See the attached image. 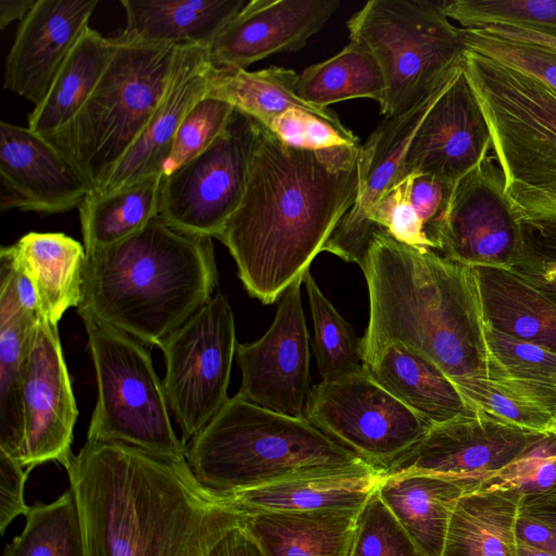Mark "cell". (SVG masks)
Returning <instances> with one entry per match:
<instances>
[{
    "instance_id": "d4e9b609",
    "label": "cell",
    "mask_w": 556,
    "mask_h": 556,
    "mask_svg": "<svg viewBox=\"0 0 556 556\" xmlns=\"http://www.w3.org/2000/svg\"><path fill=\"white\" fill-rule=\"evenodd\" d=\"M361 509L245 513L264 556H351Z\"/></svg>"
},
{
    "instance_id": "f5cc1de1",
    "label": "cell",
    "mask_w": 556,
    "mask_h": 556,
    "mask_svg": "<svg viewBox=\"0 0 556 556\" xmlns=\"http://www.w3.org/2000/svg\"><path fill=\"white\" fill-rule=\"evenodd\" d=\"M37 0H0V27L4 29L15 21L22 22Z\"/></svg>"
},
{
    "instance_id": "d6986e66",
    "label": "cell",
    "mask_w": 556,
    "mask_h": 556,
    "mask_svg": "<svg viewBox=\"0 0 556 556\" xmlns=\"http://www.w3.org/2000/svg\"><path fill=\"white\" fill-rule=\"evenodd\" d=\"M339 7V0L248 1L208 46V62L247 70L270 55L298 51Z\"/></svg>"
},
{
    "instance_id": "44dd1931",
    "label": "cell",
    "mask_w": 556,
    "mask_h": 556,
    "mask_svg": "<svg viewBox=\"0 0 556 556\" xmlns=\"http://www.w3.org/2000/svg\"><path fill=\"white\" fill-rule=\"evenodd\" d=\"M210 65L206 48L181 47L162 103L138 139L89 194H105L147 178L163 176L184 117L206 94Z\"/></svg>"
},
{
    "instance_id": "ee69618b",
    "label": "cell",
    "mask_w": 556,
    "mask_h": 556,
    "mask_svg": "<svg viewBox=\"0 0 556 556\" xmlns=\"http://www.w3.org/2000/svg\"><path fill=\"white\" fill-rule=\"evenodd\" d=\"M488 339L500 371L556 386V350L507 336L490 325Z\"/></svg>"
},
{
    "instance_id": "b9f144b4",
    "label": "cell",
    "mask_w": 556,
    "mask_h": 556,
    "mask_svg": "<svg viewBox=\"0 0 556 556\" xmlns=\"http://www.w3.org/2000/svg\"><path fill=\"white\" fill-rule=\"evenodd\" d=\"M480 488L511 490L525 495L556 488V437L551 432L543 434L495 479Z\"/></svg>"
},
{
    "instance_id": "60d3db41",
    "label": "cell",
    "mask_w": 556,
    "mask_h": 556,
    "mask_svg": "<svg viewBox=\"0 0 556 556\" xmlns=\"http://www.w3.org/2000/svg\"><path fill=\"white\" fill-rule=\"evenodd\" d=\"M466 48L525 72L556 89V50L462 28Z\"/></svg>"
},
{
    "instance_id": "11a10c76",
    "label": "cell",
    "mask_w": 556,
    "mask_h": 556,
    "mask_svg": "<svg viewBox=\"0 0 556 556\" xmlns=\"http://www.w3.org/2000/svg\"><path fill=\"white\" fill-rule=\"evenodd\" d=\"M517 556H556V555L546 553V552L518 539Z\"/></svg>"
},
{
    "instance_id": "4dcf8cb0",
    "label": "cell",
    "mask_w": 556,
    "mask_h": 556,
    "mask_svg": "<svg viewBox=\"0 0 556 556\" xmlns=\"http://www.w3.org/2000/svg\"><path fill=\"white\" fill-rule=\"evenodd\" d=\"M115 50V40L88 26L58 71L45 98L29 113L27 127L50 138L81 109Z\"/></svg>"
},
{
    "instance_id": "9a60e30c",
    "label": "cell",
    "mask_w": 556,
    "mask_h": 556,
    "mask_svg": "<svg viewBox=\"0 0 556 556\" xmlns=\"http://www.w3.org/2000/svg\"><path fill=\"white\" fill-rule=\"evenodd\" d=\"M295 279L280 296L275 319L263 337L238 343L236 357L241 370L238 394L260 407L281 415L305 418L311 392L309 336Z\"/></svg>"
},
{
    "instance_id": "816d5d0a",
    "label": "cell",
    "mask_w": 556,
    "mask_h": 556,
    "mask_svg": "<svg viewBox=\"0 0 556 556\" xmlns=\"http://www.w3.org/2000/svg\"><path fill=\"white\" fill-rule=\"evenodd\" d=\"M482 29L491 35L529 42L556 50V37L517 25H491Z\"/></svg>"
},
{
    "instance_id": "cb8c5ba5",
    "label": "cell",
    "mask_w": 556,
    "mask_h": 556,
    "mask_svg": "<svg viewBox=\"0 0 556 556\" xmlns=\"http://www.w3.org/2000/svg\"><path fill=\"white\" fill-rule=\"evenodd\" d=\"M247 0H121L127 41L208 48Z\"/></svg>"
},
{
    "instance_id": "ab89813d",
    "label": "cell",
    "mask_w": 556,
    "mask_h": 556,
    "mask_svg": "<svg viewBox=\"0 0 556 556\" xmlns=\"http://www.w3.org/2000/svg\"><path fill=\"white\" fill-rule=\"evenodd\" d=\"M351 556H426L377 493L359 511Z\"/></svg>"
},
{
    "instance_id": "836d02e7",
    "label": "cell",
    "mask_w": 556,
    "mask_h": 556,
    "mask_svg": "<svg viewBox=\"0 0 556 556\" xmlns=\"http://www.w3.org/2000/svg\"><path fill=\"white\" fill-rule=\"evenodd\" d=\"M163 176L105 194H88L79 205L87 255L135 235L160 215Z\"/></svg>"
},
{
    "instance_id": "ffe728a7",
    "label": "cell",
    "mask_w": 556,
    "mask_h": 556,
    "mask_svg": "<svg viewBox=\"0 0 556 556\" xmlns=\"http://www.w3.org/2000/svg\"><path fill=\"white\" fill-rule=\"evenodd\" d=\"M97 5L94 0H37L8 53L4 88L37 105Z\"/></svg>"
},
{
    "instance_id": "74e56055",
    "label": "cell",
    "mask_w": 556,
    "mask_h": 556,
    "mask_svg": "<svg viewBox=\"0 0 556 556\" xmlns=\"http://www.w3.org/2000/svg\"><path fill=\"white\" fill-rule=\"evenodd\" d=\"M450 20L462 28L517 25L556 37V0H444Z\"/></svg>"
},
{
    "instance_id": "f1b7e54d",
    "label": "cell",
    "mask_w": 556,
    "mask_h": 556,
    "mask_svg": "<svg viewBox=\"0 0 556 556\" xmlns=\"http://www.w3.org/2000/svg\"><path fill=\"white\" fill-rule=\"evenodd\" d=\"M377 493L426 556H442L460 488L427 475H383Z\"/></svg>"
},
{
    "instance_id": "83f0119b",
    "label": "cell",
    "mask_w": 556,
    "mask_h": 556,
    "mask_svg": "<svg viewBox=\"0 0 556 556\" xmlns=\"http://www.w3.org/2000/svg\"><path fill=\"white\" fill-rule=\"evenodd\" d=\"M522 498L511 490L464 492L452 511L442 556H517Z\"/></svg>"
},
{
    "instance_id": "5b68a950",
    "label": "cell",
    "mask_w": 556,
    "mask_h": 556,
    "mask_svg": "<svg viewBox=\"0 0 556 556\" xmlns=\"http://www.w3.org/2000/svg\"><path fill=\"white\" fill-rule=\"evenodd\" d=\"M186 460L194 479L224 498L302 476L377 469L305 418L270 412L238 393L190 440Z\"/></svg>"
},
{
    "instance_id": "6da1fadb",
    "label": "cell",
    "mask_w": 556,
    "mask_h": 556,
    "mask_svg": "<svg viewBox=\"0 0 556 556\" xmlns=\"http://www.w3.org/2000/svg\"><path fill=\"white\" fill-rule=\"evenodd\" d=\"M359 149H298L260 126L241 201L217 237L251 296L271 304L309 270L356 202Z\"/></svg>"
},
{
    "instance_id": "8992f818",
    "label": "cell",
    "mask_w": 556,
    "mask_h": 556,
    "mask_svg": "<svg viewBox=\"0 0 556 556\" xmlns=\"http://www.w3.org/2000/svg\"><path fill=\"white\" fill-rule=\"evenodd\" d=\"M464 62L523 229L556 235V89L468 48Z\"/></svg>"
},
{
    "instance_id": "1f68e13d",
    "label": "cell",
    "mask_w": 556,
    "mask_h": 556,
    "mask_svg": "<svg viewBox=\"0 0 556 556\" xmlns=\"http://www.w3.org/2000/svg\"><path fill=\"white\" fill-rule=\"evenodd\" d=\"M298 75L293 70L280 66L250 72L210 65L205 96L230 103L236 111L264 127L290 109L305 110L333 125L343 126L332 110L315 108L299 98L295 90Z\"/></svg>"
},
{
    "instance_id": "8d00e7d4",
    "label": "cell",
    "mask_w": 556,
    "mask_h": 556,
    "mask_svg": "<svg viewBox=\"0 0 556 556\" xmlns=\"http://www.w3.org/2000/svg\"><path fill=\"white\" fill-rule=\"evenodd\" d=\"M305 283L314 325L313 349L323 381H336L363 371V338L324 295L309 270Z\"/></svg>"
},
{
    "instance_id": "c3c4849f",
    "label": "cell",
    "mask_w": 556,
    "mask_h": 556,
    "mask_svg": "<svg viewBox=\"0 0 556 556\" xmlns=\"http://www.w3.org/2000/svg\"><path fill=\"white\" fill-rule=\"evenodd\" d=\"M521 513L556 531V488L533 494H523Z\"/></svg>"
},
{
    "instance_id": "7a4b0ae2",
    "label": "cell",
    "mask_w": 556,
    "mask_h": 556,
    "mask_svg": "<svg viewBox=\"0 0 556 556\" xmlns=\"http://www.w3.org/2000/svg\"><path fill=\"white\" fill-rule=\"evenodd\" d=\"M86 556H207L247 514L204 489L187 463L88 442L65 468Z\"/></svg>"
},
{
    "instance_id": "9f6ffc18",
    "label": "cell",
    "mask_w": 556,
    "mask_h": 556,
    "mask_svg": "<svg viewBox=\"0 0 556 556\" xmlns=\"http://www.w3.org/2000/svg\"><path fill=\"white\" fill-rule=\"evenodd\" d=\"M549 432L556 437V412H555V415H554V419H553Z\"/></svg>"
},
{
    "instance_id": "f907efd6",
    "label": "cell",
    "mask_w": 556,
    "mask_h": 556,
    "mask_svg": "<svg viewBox=\"0 0 556 556\" xmlns=\"http://www.w3.org/2000/svg\"><path fill=\"white\" fill-rule=\"evenodd\" d=\"M0 263L4 264L10 270L13 292L23 312L35 319L42 318L40 299L30 279L8 263L3 261H0Z\"/></svg>"
},
{
    "instance_id": "7c38bea8",
    "label": "cell",
    "mask_w": 556,
    "mask_h": 556,
    "mask_svg": "<svg viewBox=\"0 0 556 556\" xmlns=\"http://www.w3.org/2000/svg\"><path fill=\"white\" fill-rule=\"evenodd\" d=\"M438 242L440 254L472 267L527 270L538 262L493 149L454 184Z\"/></svg>"
},
{
    "instance_id": "e575fe53",
    "label": "cell",
    "mask_w": 556,
    "mask_h": 556,
    "mask_svg": "<svg viewBox=\"0 0 556 556\" xmlns=\"http://www.w3.org/2000/svg\"><path fill=\"white\" fill-rule=\"evenodd\" d=\"M300 99L318 108L367 98L381 105L386 81L375 56L362 45L350 42L337 54L303 70L296 79Z\"/></svg>"
},
{
    "instance_id": "681fc988",
    "label": "cell",
    "mask_w": 556,
    "mask_h": 556,
    "mask_svg": "<svg viewBox=\"0 0 556 556\" xmlns=\"http://www.w3.org/2000/svg\"><path fill=\"white\" fill-rule=\"evenodd\" d=\"M518 539L553 555H556V531L521 513L516 528Z\"/></svg>"
},
{
    "instance_id": "db71d44e",
    "label": "cell",
    "mask_w": 556,
    "mask_h": 556,
    "mask_svg": "<svg viewBox=\"0 0 556 556\" xmlns=\"http://www.w3.org/2000/svg\"><path fill=\"white\" fill-rule=\"evenodd\" d=\"M528 274L549 296L556 301V261L546 264L538 263Z\"/></svg>"
},
{
    "instance_id": "7bdbcfd3",
    "label": "cell",
    "mask_w": 556,
    "mask_h": 556,
    "mask_svg": "<svg viewBox=\"0 0 556 556\" xmlns=\"http://www.w3.org/2000/svg\"><path fill=\"white\" fill-rule=\"evenodd\" d=\"M283 143L303 150L361 147L359 139L344 125L337 126L301 109H290L266 127Z\"/></svg>"
},
{
    "instance_id": "2e32d148",
    "label": "cell",
    "mask_w": 556,
    "mask_h": 556,
    "mask_svg": "<svg viewBox=\"0 0 556 556\" xmlns=\"http://www.w3.org/2000/svg\"><path fill=\"white\" fill-rule=\"evenodd\" d=\"M21 465L28 471L58 462L66 468L73 456L78 417L58 325L38 318L34 325L23 386Z\"/></svg>"
},
{
    "instance_id": "d590c367",
    "label": "cell",
    "mask_w": 556,
    "mask_h": 556,
    "mask_svg": "<svg viewBox=\"0 0 556 556\" xmlns=\"http://www.w3.org/2000/svg\"><path fill=\"white\" fill-rule=\"evenodd\" d=\"M21 534L3 556H86L80 516L71 490L49 504L29 506Z\"/></svg>"
},
{
    "instance_id": "9c48e42d",
    "label": "cell",
    "mask_w": 556,
    "mask_h": 556,
    "mask_svg": "<svg viewBox=\"0 0 556 556\" xmlns=\"http://www.w3.org/2000/svg\"><path fill=\"white\" fill-rule=\"evenodd\" d=\"M97 381L88 442H118L174 463L187 443L174 430L163 380L148 345L91 318H81Z\"/></svg>"
},
{
    "instance_id": "484cf974",
    "label": "cell",
    "mask_w": 556,
    "mask_h": 556,
    "mask_svg": "<svg viewBox=\"0 0 556 556\" xmlns=\"http://www.w3.org/2000/svg\"><path fill=\"white\" fill-rule=\"evenodd\" d=\"M383 471L349 470L302 476L239 491L227 498L244 513L362 509Z\"/></svg>"
},
{
    "instance_id": "d6a6232c",
    "label": "cell",
    "mask_w": 556,
    "mask_h": 556,
    "mask_svg": "<svg viewBox=\"0 0 556 556\" xmlns=\"http://www.w3.org/2000/svg\"><path fill=\"white\" fill-rule=\"evenodd\" d=\"M468 409L483 412L520 429L548 433L556 412V386L506 371L454 384Z\"/></svg>"
},
{
    "instance_id": "52a82bcc",
    "label": "cell",
    "mask_w": 556,
    "mask_h": 556,
    "mask_svg": "<svg viewBox=\"0 0 556 556\" xmlns=\"http://www.w3.org/2000/svg\"><path fill=\"white\" fill-rule=\"evenodd\" d=\"M114 40V53L81 109L47 138L80 170L91 192L162 103L182 47L127 41L117 36Z\"/></svg>"
},
{
    "instance_id": "bcb514c9",
    "label": "cell",
    "mask_w": 556,
    "mask_h": 556,
    "mask_svg": "<svg viewBox=\"0 0 556 556\" xmlns=\"http://www.w3.org/2000/svg\"><path fill=\"white\" fill-rule=\"evenodd\" d=\"M28 471L17 460L0 451V531L3 534L9 525L29 508L24 498Z\"/></svg>"
},
{
    "instance_id": "603a6c76",
    "label": "cell",
    "mask_w": 556,
    "mask_h": 556,
    "mask_svg": "<svg viewBox=\"0 0 556 556\" xmlns=\"http://www.w3.org/2000/svg\"><path fill=\"white\" fill-rule=\"evenodd\" d=\"M363 370L429 425L468 410L447 376L415 350L388 343L364 358Z\"/></svg>"
},
{
    "instance_id": "7402d4cb",
    "label": "cell",
    "mask_w": 556,
    "mask_h": 556,
    "mask_svg": "<svg viewBox=\"0 0 556 556\" xmlns=\"http://www.w3.org/2000/svg\"><path fill=\"white\" fill-rule=\"evenodd\" d=\"M0 261L30 279L43 319L59 325L67 309L79 306L87 253L76 239L63 232L30 231L2 247Z\"/></svg>"
},
{
    "instance_id": "4316f807",
    "label": "cell",
    "mask_w": 556,
    "mask_h": 556,
    "mask_svg": "<svg viewBox=\"0 0 556 556\" xmlns=\"http://www.w3.org/2000/svg\"><path fill=\"white\" fill-rule=\"evenodd\" d=\"M476 268L489 325L516 339L556 350V301L519 269Z\"/></svg>"
},
{
    "instance_id": "ba28073f",
    "label": "cell",
    "mask_w": 556,
    "mask_h": 556,
    "mask_svg": "<svg viewBox=\"0 0 556 556\" xmlns=\"http://www.w3.org/2000/svg\"><path fill=\"white\" fill-rule=\"evenodd\" d=\"M350 39L377 60L386 81L380 106L400 114L444 83L464 62L463 29L442 1L370 0L346 22Z\"/></svg>"
},
{
    "instance_id": "f35d334b",
    "label": "cell",
    "mask_w": 556,
    "mask_h": 556,
    "mask_svg": "<svg viewBox=\"0 0 556 556\" xmlns=\"http://www.w3.org/2000/svg\"><path fill=\"white\" fill-rule=\"evenodd\" d=\"M235 108L220 99L204 96L184 117L163 169V177L204 152L225 131Z\"/></svg>"
},
{
    "instance_id": "5bb4252c",
    "label": "cell",
    "mask_w": 556,
    "mask_h": 556,
    "mask_svg": "<svg viewBox=\"0 0 556 556\" xmlns=\"http://www.w3.org/2000/svg\"><path fill=\"white\" fill-rule=\"evenodd\" d=\"M543 434L468 409L431 426L425 438L394 462L384 476L427 475L467 492L495 479Z\"/></svg>"
},
{
    "instance_id": "8fae6325",
    "label": "cell",
    "mask_w": 556,
    "mask_h": 556,
    "mask_svg": "<svg viewBox=\"0 0 556 556\" xmlns=\"http://www.w3.org/2000/svg\"><path fill=\"white\" fill-rule=\"evenodd\" d=\"M304 417L383 475L431 428L364 370L313 386Z\"/></svg>"
},
{
    "instance_id": "f546056e",
    "label": "cell",
    "mask_w": 556,
    "mask_h": 556,
    "mask_svg": "<svg viewBox=\"0 0 556 556\" xmlns=\"http://www.w3.org/2000/svg\"><path fill=\"white\" fill-rule=\"evenodd\" d=\"M37 319L18 305L9 268L0 263V451L21 464L23 386Z\"/></svg>"
},
{
    "instance_id": "277c9868",
    "label": "cell",
    "mask_w": 556,
    "mask_h": 556,
    "mask_svg": "<svg viewBox=\"0 0 556 556\" xmlns=\"http://www.w3.org/2000/svg\"><path fill=\"white\" fill-rule=\"evenodd\" d=\"M217 281L212 238L181 232L157 216L87 255L77 313L161 348L211 300Z\"/></svg>"
},
{
    "instance_id": "e0dca14e",
    "label": "cell",
    "mask_w": 556,
    "mask_h": 556,
    "mask_svg": "<svg viewBox=\"0 0 556 556\" xmlns=\"http://www.w3.org/2000/svg\"><path fill=\"white\" fill-rule=\"evenodd\" d=\"M91 188L49 139L28 127L0 123V211L52 215L72 211Z\"/></svg>"
},
{
    "instance_id": "ac0fdd59",
    "label": "cell",
    "mask_w": 556,
    "mask_h": 556,
    "mask_svg": "<svg viewBox=\"0 0 556 556\" xmlns=\"http://www.w3.org/2000/svg\"><path fill=\"white\" fill-rule=\"evenodd\" d=\"M491 150L490 130L464 62L418 127L404 159L402 180L431 175L454 184Z\"/></svg>"
},
{
    "instance_id": "3957f363",
    "label": "cell",
    "mask_w": 556,
    "mask_h": 556,
    "mask_svg": "<svg viewBox=\"0 0 556 556\" xmlns=\"http://www.w3.org/2000/svg\"><path fill=\"white\" fill-rule=\"evenodd\" d=\"M369 296L364 358L396 342L427 357L456 384L500 371L476 267L377 230L358 265Z\"/></svg>"
},
{
    "instance_id": "f6af8a7d",
    "label": "cell",
    "mask_w": 556,
    "mask_h": 556,
    "mask_svg": "<svg viewBox=\"0 0 556 556\" xmlns=\"http://www.w3.org/2000/svg\"><path fill=\"white\" fill-rule=\"evenodd\" d=\"M407 195L434 251L438 252L439 229L445 214L454 184L431 175H412L406 178Z\"/></svg>"
},
{
    "instance_id": "7dc6e473",
    "label": "cell",
    "mask_w": 556,
    "mask_h": 556,
    "mask_svg": "<svg viewBox=\"0 0 556 556\" xmlns=\"http://www.w3.org/2000/svg\"><path fill=\"white\" fill-rule=\"evenodd\" d=\"M207 556H264V554L244 522L230 530Z\"/></svg>"
},
{
    "instance_id": "4fadbf2b",
    "label": "cell",
    "mask_w": 556,
    "mask_h": 556,
    "mask_svg": "<svg viewBox=\"0 0 556 556\" xmlns=\"http://www.w3.org/2000/svg\"><path fill=\"white\" fill-rule=\"evenodd\" d=\"M260 126L235 111L213 144L163 177L159 216L181 232L217 238L241 201Z\"/></svg>"
},
{
    "instance_id": "30bf717a",
    "label": "cell",
    "mask_w": 556,
    "mask_h": 556,
    "mask_svg": "<svg viewBox=\"0 0 556 556\" xmlns=\"http://www.w3.org/2000/svg\"><path fill=\"white\" fill-rule=\"evenodd\" d=\"M237 345L233 312L222 291L161 345L166 399L186 443L228 401Z\"/></svg>"
}]
</instances>
